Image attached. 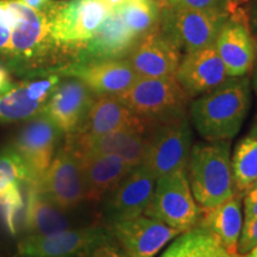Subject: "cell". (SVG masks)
<instances>
[{
  "instance_id": "6da1fadb",
  "label": "cell",
  "mask_w": 257,
  "mask_h": 257,
  "mask_svg": "<svg viewBox=\"0 0 257 257\" xmlns=\"http://www.w3.org/2000/svg\"><path fill=\"white\" fill-rule=\"evenodd\" d=\"M12 12L11 40L3 66L28 78L48 75L69 60L51 36L47 16L19 0H8Z\"/></svg>"
},
{
  "instance_id": "7a4b0ae2",
  "label": "cell",
  "mask_w": 257,
  "mask_h": 257,
  "mask_svg": "<svg viewBox=\"0 0 257 257\" xmlns=\"http://www.w3.org/2000/svg\"><path fill=\"white\" fill-rule=\"evenodd\" d=\"M250 106L248 78H229L193 100L189 108L197 133L208 142L230 141L238 134Z\"/></svg>"
},
{
  "instance_id": "3957f363",
  "label": "cell",
  "mask_w": 257,
  "mask_h": 257,
  "mask_svg": "<svg viewBox=\"0 0 257 257\" xmlns=\"http://www.w3.org/2000/svg\"><path fill=\"white\" fill-rule=\"evenodd\" d=\"M188 182L201 208L217 206L236 194L230 141L199 142L188 157Z\"/></svg>"
},
{
  "instance_id": "277c9868",
  "label": "cell",
  "mask_w": 257,
  "mask_h": 257,
  "mask_svg": "<svg viewBox=\"0 0 257 257\" xmlns=\"http://www.w3.org/2000/svg\"><path fill=\"white\" fill-rule=\"evenodd\" d=\"M42 11L69 63L111 12L100 0H53Z\"/></svg>"
},
{
  "instance_id": "5b68a950",
  "label": "cell",
  "mask_w": 257,
  "mask_h": 257,
  "mask_svg": "<svg viewBox=\"0 0 257 257\" xmlns=\"http://www.w3.org/2000/svg\"><path fill=\"white\" fill-rule=\"evenodd\" d=\"M117 96L128 110L149 125L185 114L189 99L175 76L138 78Z\"/></svg>"
},
{
  "instance_id": "8992f818",
  "label": "cell",
  "mask_w": 257,
  "mask_h": 257,
  "mask_svg": "<svg viewBox=\"0 0 257 257\" xmlns=\"http://www.w3.org/2000/svg\"><path fill=\"white\" fill-rule=\"evenodd\" d=\"M192 149V133L185 114L150 125L147 131L146 152L141 165L156 179L187 168Z\"/></svg>"
},
{
  "instance_id": "52a82bcc",
  "label": "cell",
  "mask_w": 257,
  "mask_h": 257,
  "mask_svg": "<svg viewBox=\"0 0 257 257\" xmlns=\"http://www.w3.org/2000/svg\"><path fill=\"white\" fill-rule=\"evenodd\" d=\"M201 211L192 195L187 170L180 169L156 179L154 194L144 216L155 218L180 232H186L195 226Z\"/></svg>"
},
{
  "instance_id": "ba28073f",
  "label": "cell",
  "mask_w": 257,
  "mask_h": 257,
  "mask_svg": "<svg viewBox=\"0 0 257 257\" xmlns=\"http://www.w3.org/2000/svg\"><path fill=\"white\" fill-rule=\"evenodd\" d=\"M231 14L162 6L160 28L185 53L212 46Z\"/></svg>"
},
{
  "instance_id": "9c48e42d",
  "label": "cell",
  "mask_w": 257,
  "mask_h": 257,
  "mask_svg": "<svg viewBox=\"0 0 257 257\" xmlns=\"http://www.w3.org/2000/svg\"><path fill=\"white\" fill-rule=\"evenodd\" d=\"M113 239L111 230L102 226L67 229L50 234H28L19 240L21 257H74L85 255L99 244Z\"/></svg>"
},
{
  "instance_id": "30bf717a",
  "label": "cell",
  "mask_w": 257,
  "mask_h": 257,
  "mask_svg": "<svg viewBox=\"0 0 257 257\" xmlns=\"http://www.w3.org/2000/svg\"><path fill=\"white\" fill-rule=\"evenodd\" d=\"M37 185L64 211L76 207L86 200L80 157L67 141L54 156L49 168L38 180Z\"/></svg>"
},
{
  "instance_id": "8fae6325",
  "label": "cell",
  "mask_w": 257,
  "mask_h": 257,
  "mask_svg": "<svg viewBox=\"0 0 257 257\" xmlns=\"http://www.w3.org/2000/svg\"><path fill=\"white\" fill-rule=\"evenodd\" d=\"M218 55L229 78L245 76L257 60V40L249 25L248 15L238 8L226 19L216 42Z\"/></svg>"
},
{
  "instance_id": "7c38bea8",
  "label": "cell",
  "mask_w": 257,
  "mask_h": 257,
  "mask_svg": "<svg viewBox=\"0 0 257 257\" xmlns=\"http://www.w3.org/2000/svg\"><path fill=\"white\" fill-rule=\"evenodd\" d=\"M61 134L62 131L44 113L29 119L19 130L11 147L23 159L30 175L29 181H38L49 168Z\"/></svg>"
},
{
  "instance_id": "4fadbf2b",
  "label": "cell",
  "mask_w": 257,
  "mask_h": 257,
  "mask_svg": "<svg viewBox=\"0 0 257 257\" xmlns=\"http://www.w3.org/2000/svg\"><path fill=\"white\" fill-rule=\"evenodd\" d=\"M49 74H57L61 78L78 79L95 95H119L140 78L127 59L73 62L57 67Z\"/></svg>"
},
{
  "instance_id": "5bb4252c",
  "label": "cell",
  "mask_w": 257,
  "mask_h": 257,
  "mask_svg": "<svg viewBox=\"0 0 257 257\" xmlns=\"http://www.w3.org/2000/svg\"><path fill=\"white\" fill-rule=\"evenodd\" d=\"M61 80L57 74H48L14 82L8 91L0 94V123L29 120L43 113Z\"/></svg>"
},
{
  "instance_id": "9a60e30c",
  "label": "cell",
  "mask_w": 257,
  "mask_h": 257,
  "mask_svg": "<svg viewBox=\"0 0 257 257\" xmlns=\"http://www.w3.org/2000/svg\"><path fill=\"white\" fill-rule=\"evenodd\" d=\"M126 59L140 78H170L179 68L182 50L159 25L137 42Z\"/></svg>"
},
{
  "instance_id": "2e32d148",
  "label": "cell",
  "mask_w": 257,
  "mask_h": 257,
  "mask_svg": "<svg viewBox=\"0 0 257 257\" xmlns=\"http://www.w3.org/2000/svg\"><path fill=\"white\" fill-rule=\"evenodd\" d=\"M155 185V175L147 167H134L112 189L105 202L104 213L110 225L143 214Z\"/></svg>"
},
{
  "instance_id": "e0dca14e",
  "label": "cell",
  "mask_w": 257,
  "mask_h": 257,
  "mask_svg": "<svg viewBox=\"0 0 257 257\" xmlns=\"http://www.w3.org/2000/svg\"><path fill=\"white\" fill-rule=\"evenodd\" d=\"M110 230L115 242L133 257H154L181 233L155 218L142 214L111 224Z\"/></svg>"
},
{
  "instance_id": "ac0fdd59",
  "label": "cell",
  "mask_w": 257,
  "mask_h": 257,
  "mask_svg": "<svg viewBox=\"0 0 257 257\" xmlns=\"http://www.w3.org/2000/svg\"><path fill=\"white\" fill-rule=\"evenodd\" d=\"M95 94L82 81L74 78L61 80L48 100L47 114L63 134H75L82 126Z\"/></svg>"
},
{
  "instance_id": "d6986e66",
  "label": "cell",
  "mask_w": 257,
  "mask_h": 257,
  "mask_svg": "<svg viewBox=\"0 0 257 257\" xmlns=\"http://www.w3.org/2000/svg\"><path fill=\"white\" fill-rule=\"evenodd\" d=\"M175 78L189 98L212 91L229 79L214 44L185 53Z\"/></svg>"
},
{
  "instance_id": "ffe728a7",
  "label": "cell",
  "mask_w": 257,
  "mask_h": 257,
  "mask_svg": "<svg viewBox=\"0 0 257 257\" xmlns=\"http://www.w3.org/2000/svg\"><path fill=\"white\" fill-rule=\"evenodd\" d=\"M140 38L112 10L87 43L78 51L73 62L87 63L126 59Z\"/></svg>"
},
{
  "instance_id": "44dd1931",
  "label": "cell",
  "mask_w": 257,
  "mask_h": 257,
  "mask_svg": "<svg viewBox=\"0 0 257 257\" xmlns=\"http://www.w3.org/2000/svg\"><path fill=\"white\" fill-rule=\"evenodd\" d=\"M147 131L119 128L96 137L67 135V142L78 154H102L123 159L131 167L142 163L146 152Z\"/></svg>"
},
{
  "instance_id": "7402d4cb",
  "label": "cell",
  "mask_w": 257,
  "mask_h": 257,
  "mask_svg": "<svg viewBox=\"0 0 257 257\" xmlns=\"http://www.w3.org/2000/svg\"><path fill=\"white\" fill-rule=\"evenodd\" d=\"M149 127L150 125L128 110L117 95L102 94L95 95L82 126L75 135L96 137L119 128L148 131Z\"/></svg>"
},
{
  "instance_id": "603a6c76",
  "label": "cell",
  "mask_w": 257,
  "mask_h": 257,
  "mask_svg": "<svg viewBox=\"0 0 257 257\" xmlns=\"http://www.w3.org/2000/svg\"><path fill=\"white\" fill-rule=\"evenodd\" d=\"M242 193H236L217 206L202 208L194 227L210 234L230 253H237L239 234L243 226Z\"/></svg>"
},
{
  "instance_id": "cb8c5ba5",
  "label": "cell",
  "mask_w": 257,
  "mask_h": 257,
  "mask_svg": "<svg viewBox=\"0 0 257 257\" xmlns=\"http://www.w3.org/2000/svg\"><path fill=\"white\" fill-rule=\"evenodd\" d=\"M78 154V153H76ZM85 181L86 200L99 201L133 169L120 157L102 154H78Z\"/></svg>"
},
{
  "instance_id": "d4e9b609",
  "label": "cell",
  "mask_w": 257,
  "mask_h": 257,
  "mask_svg": "<svg viewBox=\"0 0 257 257\" xmlns=\"http://www.w3.org/2000/svg\"><path fill=\"white\" fill-rule=\"evenodd\" d=\"M24 230L28 234H50L70 229L64 210L44 194L37 181H29Z\"/></svg>"
},
{
  "instance_id": "484cf974",
  "label": "cell",
  "mask_w": 257,
  "mask_h": 257,
  "mask_svg": "<svg viewBox=\"0 0 257 257\" xmlns=\"http://www.w3.org/2000/svg\"><path fill=\"white\" fill-rule=\"evenodd\" d=\"M161 257H240L230 253L213 237L197 227L186 231Z\"/></svg>"
},
{
  "instance_id": "4316f807",
  "label": "cell",
  "mask_w": 257,
  "mask_h": 257,
  "mask_svg": "<svg viewBox=\"0 0 257 257\" xmlns=\"http://www.w3.org/2000/svg\"><path fill=\"white\" fill-rule=\"evenodd\" d=\"M163 4L159 0H130L114 9L124 24L142 38L159 28Z\"/></svg>"
},
{
  "instance_id": "83f0119b",
  "label": "cell",
  "mask_w": 257,
  "mask_h": 257,
  "mask_svg": "<svg viewBox=\"0 0 257 257\" xmlns=\"http://www.w3.org/2000/svg\"><path fill=\"white\" fill-rule=\"evenodd\" d=\"M231 167L236 192L245 194L257 182V137L249 135L239 141Z\"/></svg>"
},
{
  "instance_id": "f1b7e54d",
  "label": "cell",
  "mask_w": 257,
  "mask_h": 257,
  "mask_svg": "<svg viewBox=\"0 0 257 257\" xmlns=\"http://www.w3.org/2000/svg\"><path fill=\"white\" fill-rule=\"evenodd\" d=\"M30 179L23 159L11 146L0 153V193Z\"/></svg>"
},
{
  "instance_id": "f546056e",
  "label": "cell",
  "mask_w": 257,
  "mask_h": 257,
  "mask_svg": "<svg viewBox=\"0 0 257 257\" xmlns=\"http://www.w3.org/2000/svg\"><path fill=\"white\" fill-rule=\"evenodd\" d=\"M22 208H23V198L19 185L11 186L0 193V219L4 221L8 230L12 234L17 233L16 219Z\"/></svg>"
},
{
  "instance_id": "4dcf8cb0",
  "label": "cell",
  "mask_w": 257,
  "mask_h": 257,
  "mask_svg": "<svg viewBox=\"0 0 257 257\" xmlns=\"http://www.w3.org/2000/svg\"><path fill=\"white\" fill-rule=\"evenodd\" d=\"M163 5L172 8H184L212 12H226L232 14L237 8L231 4L230 0H165Z\"/></svg>"
},
{
  "instance_id": "1f68e13d",
  "label": "cell",
  "mask_w": 257,
  "mask_h": 257,
  "mask_svg": "<svg viewBox=\"0 0 257 257\" xmlns=\"http://www.w3.org/2000/svg\"><path fill=\"white\" fill-rule=\"evenodd\" d=\"M12 28V12L10 10L8 0H0V64H4L8 55L10 40H11Z\"/></svg>"
},
{
  "instance_id": "d6a6232c",
  "label": "cell",
  "mask_w": 257,
  "mask_h": 257,
  "mask_svg": "<svg viewBox=\"0 0 257 257\" xmlns=\"http://www.w3.org/2000/svg\"><path fill=\"white\" fill-rule=\"evenodd\" d=\"M257 245V218L250 221H244L240 231L237 253L245 255Z\"/></svg>"
},
{
  "instance_id": "836d02e7",
  "label": "cell",
  "mask_w": 257,
  "mask_h": 257,
  "mask_svg": "<svg viewBox=\"0 0 257 257\" xmlns=\"http://www.w3.org/2000/svg\"><path fill=\"white\" fill-rule=\"evenodd\" d=\"M83 257H133L130 253L125 251L118 243L113 239L99 244L95 248L86 252Z\"/></svg>"
},
{
  "instance_id": "e575fe53",
  "label": "cell",
  "mask_w": 257,
  "mask_h": 257,
  "mask_svg": "<svg viewBox=\"0 0 257 257\" xmlns=\"http://www.w3.org/2000/svg\"><path fill=\"white\" fill-rule=\"evenodd\" d=\"M257 218V186L249 189L244 197V221Z\"/></svg>"
},
{
  "instance_id": "d590c367",
  "label": "cell",
  "mask_w": 257,
  "mask_h": 257,
  "mask_svg": "<svg viewBox=\"0 0 257 257\" xmlns=\"http://www.w3.org/2000/svg\"><path fill=\"white\" fill-rule=\"evenodd\" d=\"M12 85H14V82H12L11 76H10L9 69L0 64V94L8 91Z\"/></svg>"
},
{
  "instance_id": "8d00e7d4",
  "label": "cell",
  "mask_w": 257,
  "mask_h": 257,
  "mask_svg": "<svg viewBox=\"0 0 257 257\" xmlns=\"http://www.w3.org/2000/svg\"><path fill=\"white\" fill-rule=\"evenodd\" d=\"M248 19H249L250 29H251L253 36L257 38V0L255 3H253L251 9H250V12L248 15Z\"/></svg>"
},
{
  "instance_id": "74e56055",
  "label": "cell",
  "mask_w": 257,
  "mask_h": 257,
  "mask_svg": "<svg viewBox=\"0 0 257 257\" xmlns=\"http://www.w3.org/2000/svg\"><path fill=\"white\" fill-rule=\"evenodd\" d=\"M19 2L35 10H44L53 0H19Z\"/></svg>"
},
{
  "instance_id": "f35d334b",
  "label": "cell",
  "mask_w": 257,
  "mask_h": 257,
  "mask_svg": "<svg viewBox=\"0 0 257 257\" xmlns=\"http://www.w3.org/2000/svg\"><path fill=\"white\" fill-rule=\"evenodd\" d=\"M100 2L106 6V8L110 10V11H112V10L119 8L120 5L130 2V0H100Z\"/></svg>"
},
{
  "instance_id": "ab89813d",
  "label": "cell",
  "mask_w": 257,
  "mask_h": 257,
  "mask_svg": "<svg viewBox=\"0 0 257 257\" xmlns=\"http://www.w3.org/2000/svg\"><path fill=\"white\" fill-rule=\"evenodd\" d=\"M230 2H231V4L234 6V8L238 9V8H240V6L244 4V3L248 2V0H230Z\"/></svg>"
},
{
  "instance_id": "60d3db41",
  "label": "cell",
  "mask_w": 257,
  "mask_h": 257,
  "mask_svg": "<svg viewBox=\"0 0 257 257\" xmlns=\"http://www.w3.org/2000/svg\"><path fill=\"white\" fill-rule=\"evenodd\" d=\"M240 257H257V245L245 255H240Z\"/></svg>"
},
{
  "instance_id": "b9f144b4",
  "label": "cell",
  "mask_w": 257,
  "mask_h": 257,
  "mask_svg": "<svg viewBox=\"0 0 257 257\" xmlns=\"http://www.w3.org/2000/svg\"><path fill=\"white\" fill-rule=\"evenodd\" d=\"M250 135H252V136L257 137V123L255 124V126H253V128L251 130V134H250Z\"/></svg>"
},
{
  "instance_id": "7bdbcfd3",
  "label": "cell",
  "mask_w": 257,
  "mask_h": 257,
  "mask_svg": "<svg viewBox=\"0 0 257 257\" xmlns=\"http://www.w3.org/2000/svg\"><path fill=\"white\" fill-rule=\"evenodd\" d=\"M159 2H161V3H162V4H163V2H165V0H159Z\"/></svg>"
},
{
  "instance_id": "ee69618b",
  "label": "cell",
  "mask_w": 257,
  "mask_h": 257,
  "mask_svg": "<svg viewBox=\"0 0 257 257\" xmlns=\"http://www.w3.org/2000/svg\"><path fill=\"white\" fill-rule=\"evenodd\" d=\"M255 186H257V182H256V184H255V185H253V187H255Z\"/></svg>"
}]
</instances>
